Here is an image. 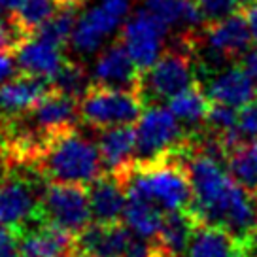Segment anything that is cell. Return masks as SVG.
<instances>
[{"label":"cell","instance_id":"1","mask_svg":"<svg viewBox=\"0 0 257 257\" xmlns=\"http://www.w3.org/2000/svg\"><path fill=\"white\" fill-rule=\"evenodd\" d=\"M184 163L193 187V206L202 223L216 225L233 236L242 248L253 253L257 248V199L236 184L223 163L189 150L185 144Z\"/></svg>","mask_w":257,"mask_h":257},{"label":"cell","instance_id":"2","mask_svg":"<svg viewBox=\"0 0 257 257\" xmlns=\"http://www.w3.org/2000/svg\"><path fill=\"white\" fill-rule=\"evenodd\" d=\"M32 169L49 184H74L83 187H89L106 172L96 140L85 137L78 127L49 138Z\"/></svg>","mask_w":257,"mask_h":257},{"label":"cell","instance_id":"3","mask_svg":"<svg viewBox=\"0 0 257 257\" xmlns=\"http://www.w3.org/2000/svg\"><path fill=\"white\" fill-rule=\"evenodd\" d=\"M184 148L152 163H133L117 176L127 187V195L153 202L163 212L185 210L193 206V187L184 163Z\"/></svg>","mask_w":257,"mask_h":257},{"label":"cell","instance_id":"4","mask_svg":"<svg viewBox=\"0 0 257 257\" xmlns=\"http://www.w3.org/2000/svg\"><path fill=\"white\" fill-rule=\"evenodd\" d=\"M197 38L199 34L172 36L167 51L142 72L140 96L144 104H161L197 83Z\"/></svg>","mask_w":257,"mask_h":257},{"label":"cell","instance_id":"5","mask_svg":"<svg viewBox=\"0 0 257 257\" xmlns=\"http://www.w3.org/2000/svg\"><path fill=\"white\" fill-rule=\"evenodd\" d=\"M46 185L32 167H16L0 182V225L23 229L38 221Z\"/></svg>","mask_w":257,"mask_h":257},{"label":"cell","instance_id":"6","mask_svg":"<svg viewBox=\"0 0 257 257\" xmlns=\"http://www.w3.org/2000/svg\"><path fill=\"white\" fill-rule=\"evenodd\" d=\"M144 100L137 91L91 85L81 96V123L93 131L135 125L144 112Z\"/></svg>","mask_w":257,"mask_h":257},{"label":"cell","instance_id":"7","mask_svg":"<svg viewBox=\"0 0 257 257\" xmlns=\"http://www.w3.org/2000/svg\"><path fill=\"white\" fill-rule=\"evenodd\" d=\"M137 163H152L178 152L187 142V131L169 108L148 106L135 125Z\"/></svg>","mask_w":257,"mask_h":257},{"label":"cell","instance_id":"8","mask_svg":"<svg viewBox=\"0 0 257 257\" xmlns=\"http://www.w3.org/2000/svg\"><path fill=\"white\" fill-rule=\"evenodd\" d=\"M40 219L78 236L93 221L87 187L48 182L42 195Z\"/></svg>","mask_w":257,"mask_h":257},{"label":"cell","instance_id":"9","mask_svg":"<svg viewBox=\"0 0 257 257\" xmlns=\"http://www.w3.org/2000/svg\"><path fill=\"white\" fill-rule=\"evenodd\" d=\"M167 34V27L152 12L140 8L125 21L119 42L125 46L138 68L144 72L163 55Z\"/></svg>","mask_w":257,"mask_h":257},{"label":"cell","instance_id":"10","mask_svg":"<svg viewBox=\"0 0 257 257\" xmlns=\"http://www.w3.org/2000/svg\"><path fill=\"white\" fill-rule=\"evenodd\" d=\"M91 78L95 85L137 91L140 95L142 70L133 61V57L128 55V51L119 42V38L98 53L93 64Z\"/></svg>","mask_w":257,"mask_h":257},{"label":"cell","instance_id":"11","mask_svg":"<svg viewBox=\"0 0 257 257\" xmlns=\"http://www.w3.org/2000/svg\"><path fill=\"white\" fill-rule=\"evenodd\" d=\"M21 233V257H80L76 234L46 221H32Z\"/></svg>","mask_w":257,"mask_h":257},{"label":"cell","instance_id":"12","mask_svg":"<svg viewBox=\"0 0 257 257\" xmlns=\"http://www.w3.org/2000/svg\"><path fill=\"white\" fill-rule=\"evenodd\" d=\"M25 119L46 137H53L81 123L80 100L51 91L32 110L25 112Z\"/></svg>","mask_w":257,"mask_h":257},{"label":"cell","instance_id":"13","mask_svg":"<svg viewBox=\"0 0 257 257\" xmlns=\"http://www.w3.org/2000/svg\"><path fill=\"white\" fill-rule=\"evenodd\" d=\"M212 102L244 108L257 98V85L244 66H227L210 74L206 85H202Z\"/></svg>","mask_w":257,"mask_h":257},{"label":"cell","instance_id":"14","mask_svg":"<svg viewBox=\"0 0 257 257\" xmlns=\"http://www.w3.org/2000/svg\"><path fill=\"white\" fill-rule=\"evenodd\" d=\"M133 240L123 221L117 223H91L78 236L80 257H123Z\"/></svg>","mask_w":257,"mask_h":257},{"label":"cell","instance_id":"15","mask_svg":"<svg viewBox=\"0 0 257 257\" xmlns=\"http://www.w3.org/2000/svg\"><path fill=\"white\" fill-rule=\"evenodd\" d=\"M96 146L104 170L113 176L125 174L137 159V133L135 125H121L96 131Z\"/></svg>","mask_w":257,"mask_h":257},{"label":"cell","instance_id":"16","mask_svg":"<svg viewBox=\"0 0 257 257\" xmlns=\"http://www.w3.org/2000/svg\"><path fill=\"white\" fill-rule=\"evenodd\" d=\"M123 19L113 16L112 12L98 4L78 17L76 29L70 38V46L80 55H91L102 48L106 38H110Z\"/></svg>","mask_w":257,"mask_h":257},{"label":"cell","instance_id":"17","mask_svg":"<svg viewBox=\"0 0 257 257\" xmlns=\"http://www.w3.org/2000/svg\"><path fill=\"white\" fill-rule=\"evenodd\" d=\"M93 219L98 223H117L127 204V187L117 176L104 172L87 187Z\"/></svg>","mask_w":257,"mask_h":257},{"label":"cell","instance_id":"18","mask_svg":"<svg viewBox=\"0 0 257 257\" xmlns=\"http://www.w3.org/2000/svg\"><path fill=\"white\" fill-rule=\"evenodd\" d=\"M144 8L152 12L172 36L199 34L206 27L197 0H148Z\"/></svg>","mask_w":257,"mask_h":257},{"label":"cell","instance_id":"19","mask_svg":"<svg viewBox=\"0 0 257 257\" xmlns=\"http://www.w3.org/2000/svg\"><path fill=\"white\" fill-rule=\"evenodd\" d=\"M51 93V83L46 78L19 74L0 85V104L6 117L32 110L44 96Z\"/></svg>","mask_w":257,"mask_h":257},{"label":"cell","instance_id":"20","mask_svg":"<svg viewBox=\"0 0 257 257\" xmlns=\"http://www.w3.org/2000/svg\"><path fill=\"white\" fill-rule=\"evenodd\" d=\"M16 61L19 72L49 80L64 64L66 57L63 53V48L42 40L38 36H29L16 49Z\"/></svg>","mask_w":257,"mask_h":257},{"label":"cell","instance_id":"21","mask_svg":"<svg viewBox=\"0 0 257 257\" xmlns=\"http://www.w3.org/2000/svg\"><path fill=\"white\" fill-rule=\"evenodd\" d=\"M201 219L193 208L174 210L167 212L163 217L161 231L155 238V246L165 257H185L187 246L191 242L195 229L199 227Z\"/></svg>","mask_w":257,"mask_h":257},{"label":"cell","instance_id":"22","mask_svg":"<svg viewBox=\"0 0 257 257\" xmlns=\"http://www.w3.org/2000/svg\"><path fill=\"white\" fill-rule=\"evenodd\" d=\"M210 106H212V100L208 98L201 81L189 85L169 100V110L184 125L187 133H197L206 127Z\"/></svg>","mask_w":257,"mask_h":257},{"label":"cell","instance_id":"23","mask_svg":"<svg viewBox=\"0 0 257 257\" xmlns=\"http://www.w3.org/2000/svg\"><path fill=\"white\" fill-rule=\"evenodd\" d=\"M242 251L246 249L227 231L201 221L193 233L185 257H234Z\"/></svg>","mask_w":257,"mask_h":257},{"label":"cell","instance_id":"24","mask_svg":"<svg viewBox=\"0 0 257 257\" xmlns=\"http://www.w3.org/2000/svg\"><path fill=\"white\" fill-rule=\"evenodd\" d=\"M163 217H165L163 210L155 206L153 202L127 195V204L123 210L121 221L127 225L131 233L146 240H155L163 225Z\"/></svg>","mask_w":257,"mask_h":257},{"label":"cell","instance_id":"25","mask_svg":"<svg viewBox=\"0 0 257 257\" xmlns=\"http://www.w3.org/2000/svg\"><path fill=\"white\" fill-rule=\"evenodd\" d=\"M229 174L257 199V138L240 140L227 155Z\"/></svg>","mask_w":257,"mask_h":257},{"label":"cell","instance_id":"26","mask_svg":"<svg viewBox=\"0 0 257 257\" xmlns=\"http://www.w3.org/2000/svg\"><path fill=\"white\" fill-rule=\"evenodd\" d=\"M49 83H51V91L81 100V96L93 85V78L89 74L87 66L81 61L66 59L55 76L49 78Z\"/></svg>","mask_w":257,"mask_h":257},{"label":"cell","instance_id":"27","mask_svg":"<svg viewBox=\"0 0 257 257\" xmlns=\"http://www.w3.org/2000/svg\"><path fill=\"white\" fill-rule=\"evenodd\" d=\"M59 8L61 6L55 0H25L12 14V19L27 36H32L42 25L55 16Z\"/></svg>","mask_w":257,"mask_h":257},{"label":"cell","instance_id":"28","mask_svg":"<svg viewBox=\"0 0 257 257\" xmlns=\"http://www.w3.org/2000/svg\"><path fill=\"white\" fill-rule=\"evenodd\" d=\"M78 10L80 8H59L55 16L42 25L32 36H38L49 44L64 48L66 44H70L72 32L78 23Z\"/></svg>","mask_w":257,"mask_h":257},{"label":"cell","instance_id":"29","mask_svg":"<svg viewBox=\"0 0 257 257\" xmlns=\"http://www.w3.org/2000/svg\"><path fill=\"white\" fill-rule=\"evenodd\" d=\"M238 113H240L238 108L212 102L208 117H206V128L216 131L219 135L234 133V131H238Z\"/></svg>","mask_w":257,"mask_h":257},{"label":"cell","instance_id":"30","mask_svg":"<svg viewBox=\"0 0 257 257\" xmlns=\"http://www.w3.org/2000/svg\"><path fill=\"white\" fill-rule=\"evenodd\" d=\"M197 6L201 10L206 25L217 23V21H221L225 17L240 12V8L236 6L234 0H197Z\"/></svg>","mask_w":257,"mask_h":257},{"label":"cell","instance_id":"31","mask_svg":"<svg viewBox=\"0 0 257 257\" xmlns=\"http://www.w3.org/2000/svg\"><path fill=\"white\" fill-rule=\"evenodd\" d=\"M0 257H21V233L0 225Z\"/></svg>","mask_w":257,"mask_h":257},{"label":"cell","instance_id":"32","mask_svg":"<svg viewBox=\"0 0 257 257\" xmlns=\"http://www.w3.org/2000/svg\"><path fill=\"white\" fill-rule=\"evenodd\" d=\"M238 128H240L242 135L257 138V98H253L249 104L240 108V113H238Z\"/></svg>","mask_w":257,"mask_h":257},{"label":"cell","instance_id":"33","mask_svg":"<svg viewBox=\"0 0 257 257\" xmlns=\"http://www.w3.org/2000/svg\"><path fill=\"white\" fill-rule=\"evenodd\" d=\"M123 257H159V251H157V246L153 244V240H146V238H140L138 240H131L127 251Z\"/></svg>","mask_w":257,"mask_h":257},{"label":"cell","instance_id":"34","mask_svg":"<svg viewBox=\"0 0 257 257\" xmlns=\"http://www.w3.org/2000/svg\"><path fill=\"white\" fill-rule=\"evenodd\" d=\"M17 70H19V66L16 61V53L0 49V85L10 81L12 78H16Z\"/></svg>","mask_w":257,"mask_h":257},{"label":"cell","instance_id":"35","mask_svg":"<svg viewBox=\"0 0 257 257\" xmlns=\"http://www.w3.org/2000/svg\"><path fill=\"white\" fill-rule=\"evenodd\" d=\"M108 12H112L113 16H117L119 19H125L128 14V10L133 6V0H102L100 2Z\"/></svg>","mask_w":257,"mask_h":257},{"label":"cell","instance_id":"36","mask_svg":"<svg viewBox=\"0 0 257 257\" xmlns=\"http://www.w3.org/2000/svg\"><path fill=\"white\" fill-rule=\"evenodd\" d=\"M242 63H244V68L248 70V74L251 76V80L255 81V85H257V49L249 51L248 55L242 59Z\"/></svg>","mask_w":257,"mask_h":257},{"label":"cell","instance_id":"37","mask_svg":"<svg viewBox=\"0 0 257 257\" xmlns=\"http://www.w3.org/2000/svg\"><path fill=\"white\" fill-rule=\"evenodd\" d=\"M244 14H246V19H248L249 31H251V38H253V42L257 44V2L253 4V6H249L248 10H244Z\"/></svg>","mask_w":257,"mask_h":257},{"label":"cell","instance_id":"38","mask_svg":"<svg viewBox=\"0 0 257 257\" xmlns=\"http://www.w3.org/2000/svg\"><path fill=\"white\" fill-rule=\"evenodd\" d=\"M25 0H0V8L2 12H10V14H14L21 4H23Z\"/></svg>","mask_w":257,"mask_h":257},{"label":"cell","instance_id":"39","mask_svg":"<svg viewBox=\"0 0 257 257\" xmlns=\"http://www.w3.org/2000/svg\"><path fill=\"white\" fill-rule=\"evenodd\" d=\"M61 8H81L87 0H55Z\"/></svg>","mask_w":257,"mask_h":257},{"label":"cell","instance_id":"40","mask_svg":"<svg viewBox=\"0 0 257 257\" xmlns=\"http://www.w3.org/2000/svg\"><path fill=\"white\" fill-rule=\"evenodd\" d=\"M236 2V6L240 8V12H244V10H248L249 6H253L257 0H234Z\"/></svg>","mask_w":257,"mask_h":257},{"label":"cell","instance_id":"41","mask_svg":"<svg viewBox=\"0 0 257 257\" xmlns=\"http://www.w3.org/2000/svg\"><path fill=\"white\" fill-rule=\"evenodd\" d=\"M234 257H255V253H248V251H242V253H238V255Z\"/></svg>","mask_w":257,"mask_h":257},{"label":"cell","instance_id":"42","mask_svg":"<svg viewBox=\"0 0 257 257\" xmlns=\"http://www.w3.org/2000/svg\"><path fill=\"white\" fill-rule=\"evenodd\" d=\"M2 123H4V110H2V104H0V128H2Z\"/></svg>","mask_w":257,"mask_h":257},{"label":"cell","instance_id":"43","mask_svg":"<svg viewBox=\"0 0 257 257\" xmlns=\"http://www.w3.org/2000/svg\"><path fill=\"white\" fill-rule=\"evenodd\" d=\"M2 21H4V17H2V8H0V23H2Z\"/></svg>","mask_w":257,"mask_h":257}]
</instances>
